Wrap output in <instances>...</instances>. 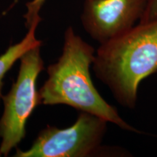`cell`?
I'll list each match as a JSON object with an SVG mask.
<instances>
[{
  "mask_svg": "<svg viewBox=\"0 0 157 157\" xmlns=\"http://www.w3.org/2000/svg\"><path fill=\"white\" fill-rule=\"evenodd\" d=\"M94 58L95 49L68 27L61 56L48 66V78L39 91L40 104H64L101 117L124 130L136 132L94 86L90 71Z\"/></svg>",
  "mask_w": 157,
  "mask_h": 157,
  "instance_id": "6da1fadb",
  "label": "cell"
},
{
  "mask_svg": "<svg viewBox=\"0 0 157 157\" xmlns=\"http://www.w3.org/2000/svg\"><path fill=\"white\" fill-rule=\"evenodd\" d=\"M93 67L118 102L134 109L140 82L157 71V19L140 22L102 43Z\"/></svg>",
  "mask_w": 157,
  "mask_h": 157,
  "instance_id": "7a4b0ae2",
  "label": "cell"
},
{
  "mask_svg": "<svg viewBox=\"0 0 157 157\" xmlns=\"http://www.w3.org/2000/svg\"><path fill=\"white\" fill-rule=\"evenodd\" d=\"M40 47L33 48L21 58L17 80L6 95H2L4 111L0 119V153L7 156L25 135V124L37 105L40 104L36 80L44 70Z\"/></svg>",
  "mask_w": 157,
  "mask_h": 157,
  "instance_id": "3957f363",
  "label": "cell"
},
{
  "mask_svg": "<svg viewBox=\"0 0 157 157\" xmlns=\"http://www.w3.org/2000/svg\"><path fill=\"white\" fill-rule=\"evenodd\" d=\"M108 121L81 112L73 125L60 129L48 126L42 129L29 150L17 149V157H87L100 154Z\"/></svg>",
  "mask_w": 157,
  "mask_h": 157,
  "instance_id": "277c9868",
  "label": "cell"
},
{
  "mask_svg": "<svg viewBox=\"0 0 157 157\" xmlns=\"http://www.w3.org/2000/svg\"><path fill=\"white\" fill-rule=\"evenodd\" d=\"M40 21L39 15L35 17L29 26V31L24 38L17 44L10 46L5 53L0 56V101L2 98L3 78L6 74L25 52L31 48L42 45V41L37 39L35 36L36 27Z\"/></svg>",
  "mask_w": 157,
  "mask_h": 157,
  "instance_id": "8992f818",
  "label": "cell"
},
{
  "mask_svg": "<svg viewBox=\"0 0 157 157\" xmlns=\"http://www.w3.org/2000/svg\"><path fill=\"white\" fill-rule=\"evenodd\" d=\"M46 0H33L26 4L27 13L24 15L25 25L29 27L34 18L39 15V12Z\"/></svg>",
  "mask_w": 157,
  "mask_h": 157,
  "instance_id": "52a82bcc",
  "label": "cell"
},
{
  "mask_svg": "<svg viewBox=\"0 0 157 157\" xmlns=\"http://www.w3.org/2000/svg\"><path fill=\"white\" fill-rule=\"evenodd\" d=\"M149 0H86L82 21L92 38L101 44L135 25Z\"/></svg>",
  "mask_w": 157,
  "mask_h": 157,
  "instance_id": "5b68a950",
  "label": "cell"
},
{
  "mask_svg": "<svg viewBox=\"0 0 157 157\" xmlns=\"http://www.w3.org/2000/svg\"><path fill=\"white\" fill-rule=\"evenodd\" d=\"M157 19V0H149L148 6L140 22Z\"/></svg>",
  "mask_w": 157,
  "mask_h": 157,
  "instance_id": "ba28073f",
  "label": "cell"
}]
</instances>
